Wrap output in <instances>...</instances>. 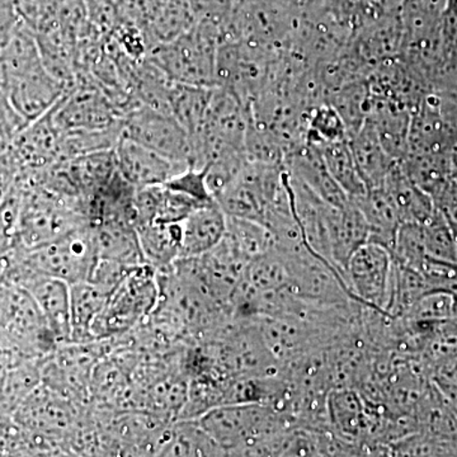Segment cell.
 Segmentation results:
<instances>
[{
	"label": "cell",
	"mask_w": 457,
	"mask_h": 457,
	"mask_svg": "<svg viewBox=\"0 0 457 457\" xmlns=\"http://www.w3.org/2000/svg\"><path fill=\"white\" fill-rule=\"evenodd\" d=\"M0 87L27 123L49 112L69 90L47 71L35 33L23 25L0 51Z\"/></svg>",
	"instance_id": "6da1fadb"
},
{
	"label": "cell",
	"mask_w": 457,
	"mask_h": 457,
	"mask_svg": "<svg viewBox=\"0 0 457 457\" xmlns=\"http://www.w3.org/2000/svg\"><path fill=\"white\" fill-rule=\"evenodd\" d=\"M224 32L212 22L196 21L188 31L149 51L147 57L173 83L216 87V59Z\"/></svg>",
	"instance_id": "7a4b0ae2"
},
{
	"label": "cell",
	"mask_w": 457,
	"mask_h": 457,
	"mask_svg": "<svg viewBox=\"0 0 457 457\" xmlns=\"http://www.w3.org/2000/svg\"><path fill=\"white\" fill-rule=\"evenodd\" d=\"M11 270L47 276L69 285L89 281L98 262L97 242L92 224L69 231L46 245L21 249Z\"/></svg>",
	"instance_id": "3957f363"
},
{
	"label": "cell",
	"mask_w": 457,
	"mask_h": 457,
	"mask_svg": "<svg viewBox=\"0 0 457 457\" xmlns=\"http://www.w3.org/2000/svg\"><path fill=\"white\" fill-rule=\"evenodd\" d=\"M159 299L161 290L154 269L149 264L135 267L114 288L93 323V339L128 332L153 312Z\"/></svg>",
	"instance_id": "277c9868"
},
{
	"label": "cell",
	"mask_w": 457,
	"mask_h": 457,
	"mask_svg": "<svg viewBox=\"0 0 457 457\" xmlns=\"http://www.w3.org/2000/svg\"><path fill=\"white\" fill-rule=\"evenodd\" d=\"M122 135L188 168H195L194 144L171 113L137 104L122 117Z\"/></svg>",
	"instance_id": "5b68a950"
},
{
	"label": "cell",
	"mask_w": 457,
	"mask_h": 457,
	"mask_svg": "<svg viewBox=\"0 0 457 457\" xmlns=\"http://www.w3.org/2000/svg\"><path fill=\"white\" fill-rule=\"evenodd\" d=\"M50 112L62 132L104 130L120 125L123 117L101 87L90 82H77Z\"/></svg>",
	"instance_id": "8992f818"
},
{
	"label": "cell",
	"mask_w": 457,
	"mask_h": 457,
	"mask_svg": "<svg viewBox=\"0 0 457 457\" xmlns=\"http://www.w3.org/2000/svg\"><path fill=\"white\" fill-rule=\"evenodd\" d=\"M393 275L394 261L390 251L368 242L351 255L345 269V282L361 305L386 312Z\"/></svg>",
	"instance_id": "52a82bcc"
},
{
	"label": "cell",
	"mask_w": 457,
	"mask_h": 457,
	"mask_svg": "<svg viewBox=\"0 0 457 457\" xmlns=\"http://www.w3.org/2000/svg\"><path fill=\"white\" fill-rule=\"evenodd\" d=\"M62 132L51 112L27 123L23 130L4 150L21 176L49 167L62 159Z\"/></svg>",
	"instance_id": "ba28073f"
},
{
	"label": "cell",
	"mask_w": 457,
	"mask_h": 457,
	"mask_svg": "<svg viewBox=\"0 0 457 457\" xmlns=\"http://www.w3.org/2000/svg\"><path fill=\"white\" fill-rule=\"evenodd\" d=\"M114 158L120 174L135 188L165 185L189 170L123 135L114 146Z\"/></svg>",
	"instance_id": "9c48e42d"
},
{
	"label": "cell",
	"mask_w": 457,
	"mask_h": 457,
	"mask_svg": "<svg viewBox=\"0 0 457 457\" xmlns=\"http://www.w3.org/2000/svg\"><path fill=\"white\" fill-rule=\"evenodd\" d=\"M13 284L25 288L44 315L54 339L71 341V285L62 279L20 272Z\"/></svg>",
	"instance_id": "30bf717a"
},
{
	"label": "cell",
	"mask_w": 457,
	"mask_h": 457,
	"mask_svg": "<svg viewBox=\"0 0 457 457\" xmlns=\"http://www.w3.org/2000/svg\"><path fill=\"white\" fill-rule=\"evenodd\" d=\"M327 417L329 431L337 437L360 445L368 453L374 417L354 387H336L327 398Z\"/></svg>",
	"instance_id": "8fae6325"
},
{
	"label": "cell",
	"mask_w": 457,
	"mask_h": 457,
	"mask_svg": "<svg viewBox=\"0 0 457 457\" xmlns=\"http://www.w3.org/2000/svg\"><path fill=\"white\" fill-rule=\"evenodd\" d=\"M330 254L333 264L345 281V269L351 255L368 243L369 227L359 206L350 200L343 206L328 207ZM347 284V282H345Z\"/></svg>",
	"instance_id": "7c38bea8"
},
{
	"label": "cell",
	"mask_w": 457,
	"mask_h": 457,
	"mask_svg": "<svg viewBox=\"0 0 457 457\" xmlns=\"http://www.w3.org/2000/svg\"><path fill=\"white\" fill-rule=\"evenodd\" d=\"M227 222V213L216 200L196 207L183 221L182 258H197L215 248L225 236Z\"/></svg>",
	"instance_id": "4fadbf2b"
},
{
	"label": "cell",
	"mask_w": 457,
	"mask_h": 457,
	"mask_svg": "<svg viewBox=\"0 0 457 457\" xmlns=\"http://www.w3.org/2000/svg\"><path fill=\"white\" fill-rule=\"evenodd\" d=\"M347 140L366 188L381 187L387 173L398 161L387 154L372 122L366 119L359 130L348 135Z\"/></svg>",
	"instance_id": "5bb4252c"
},
{
	"label": "cell",
	"mask_w": 457,
	"mask_h": 457,
	"mask_svg": "<svg viewBox=\"0 0 457 457\" xmlns=\"http://www.w3.org/2000/svg\"><path fill=\"white\" fill-rule=\"evenodd\" d=\"M383 187L393 201L402 222L425 224L435 212L433 198L409 179L399 162L387 173Z\"/></svg>",
	"instance_id": "9a60e30c"
},
{
	"label": "cell",
	"mask_w": 457,
	"mask_h": 457,
	"mask_svg": "<svg viewBox=\"0 0 457 457\" xmlns=\"http://www.w3.org/2000/svg\"><path fill=\"white\" fill-rule=\"evenodd\" d=\"M350 200L359 206L368 222V242L375 243V245L384 246L387 251H392L394 240H395L396 233L403 222L383 186L368 189L362 196L350 198Z\"/></svg>",
	"instance_id": "2e32d148"
},
{
	"label": "cell",
	"mask_w": 457,
	"mask_h": 457,
	"mask_svg": "<svg viewBox=\"0 0 457 457\" xmlns=\"http://www.w3.org/2000/svg\"><path fill=\"white\" fill-rule=\"evenodd\" d=\"M137 231L144 261L153 269H168L182 258L183 222H146Z\"/></svg>",
	"instance_id": "e0dca14e"
},
{
	"label": "cell",
	"mask_w": 457,
	"mask_h": 457,
	"mask_svg": "<svg viewBox=\"0 0 457 457\" xmlns=\"http://www.w3.org/2000/svg\"><path fill=\"white\" fill-rule=\"evenodd\" d=\"M110 295L90 281L71 285V341H93V323Z\"/></svg>",
	"instance_id": "ac0fdd59"
},
{
	"label": "cell",
	"mask_w": 457,
	"mask_h": 457,
	"mask_svg": "<svg viewBox=\"0 0 457 457\" xmlns=\"http://www.w3.org/2000/svg\"><path fill=\"white\" fill-rule=\"evenodd\" d=\"M308 143V141H306ZM311 144V143H309ZM318 147L324 163L333 179L345 191L348 198H356L366 194L365 183L354 163L348 140L329 141V143L312 144Z\"/></svg>",
	"instance_id": "d6986e66"
},
{
	"label": "cell",
	"mask_w": 457,
	"mask_h": 457,
	"mask_svg": "<svg viewBox=\"0 0 457 457\" xmlns=\"http://www.w3.org/2000/svg\"><path fill=\"white\" fill-rule=\"evenodd\" d=\"M213 87L187 86L174 83L170 93V113L179 120L189 137H195L203 129Z\"/></svg>",
	"instance_id": "ffe728a7"
},
{
	"label": "cell",
	"mask_w": 457,
	"mask_h": 457,
	"mask_svg": "<svg viewBox=\"0 0 457 457\" xmlns=\"http://www.w3.org/2000/svg\"><path fill=\"white\" fill-rule=\"evenodd\" d=\"M224 237L246 263L275 246V237L264 225L234 216H228Z\"/></svg>",
	"instance_id": "44dd1931"
},
{
	"label": "cell",
	"mask_w": 457,
	"mask_h": 457,
	"mask_svg": "<svg viewBox=\"0 0 457 457\" xmlns=\"http://www.w3.org/2000/svg\"><path fill=\"white\" fill-rule=\"evenodd\" d=\"M162 455L168 456H221L224 451L204 431L198 420H185L168 436Z\"/></svg>",
	"instance_id": "7402d4cb"
},
{
	"label": "cell",
	"mask_w": 457,
	"mask_h": 457,
	"mask_svg": "<svg viewBox=\"0 0 457 457\" xmlns=\"http://www.w3.org/2000/svg\"><path fill=\"white\" fill-rule=\"evenodd\" d=\"M427 257L457 263V242L446 216L436 206L431 218L422 224Z\"/></svg>",
	"instance_id": "603a6c76"
},
{
	"label": "cell",
	"mask_w": 457,
	"mask_h": 457,
	"mask_svg": "<svg viewBox=\"0 0 457 457\" xmlns=\"http://www.w3.org/2000/svg\"><path fill=\"white\" fill-rule=\"evenodd\" d=\"M394 263L420 270L427 260L422 224L403 222L396 233L392 251Z\"/></svg>",
	"instance_id": "cb8c5ba5"
},
{
	"label": "cell",
	"mask_w": 457,
	"mask_h": 457,
	"mask_svg": "<svg viewBox=\"0 0 457 457\" xmlns=\"http://www.w3.org/2000/svg\"><path fill=\"white\" fill-rule=\"evenodd\" d=\"M455 297L444 291H431L418 299L402 318L411 321L437 323L455 318Z\"/></svg>",
	"instance_id": "d4e9b609"
},
{
	"label": "cell",
	"mask_w": 457,
	"mask_h": 457,
	"mask_svg": "<svg viewBox=\"0 0 457 457\" xmlns=\"http://www.w3.org/2000/svg\"><path fill=\"white\" fill-rule=\"evenodd\" d=\"M27 125L26 120L17 112L7 93L0 87V150H5Z\"/></svg>",
	"instance_id": "484cf974"
},
{
	"label": "cell",
	"mask_w": 457,
	"mask_h": 457,
	"mask_svg": "<svg viewBox=\"0 0 457 457\" xmlns=\"http://www.w3.org/2000/svg\"><path fill=\"white\" fill-rule=\"evenodd\" d=\"M21 23L22 22L18 14L16 2L0 0V51L4 49Z\"/></svg>",
	"instance_id": "4316f807"
},
{
	"label": "cell",
	"mask_w": 457,
	"mask_h": 457,
	"mask_svg": "<svg viewBox=\"0 0 457 457\" xmlns=\"http://www.w3.org/2000/svg\"><path fill=\"white\" fill-rule=\"evenodd\" d=\"M0 153H2V150H0Z\"/></svg>",
	"instance_id": "83f0119b"
}]
</instances>
